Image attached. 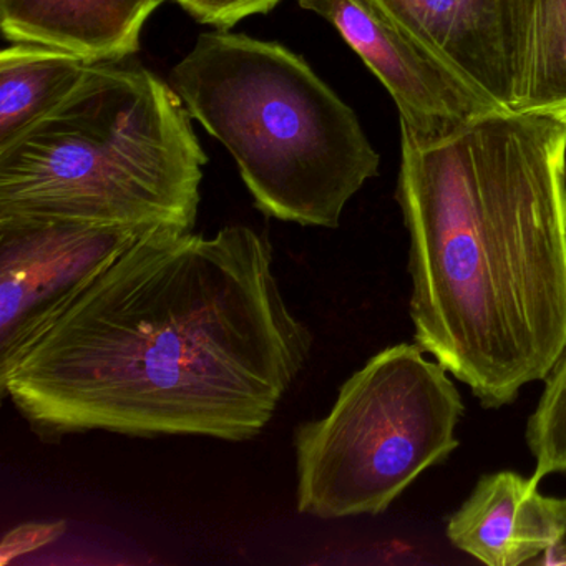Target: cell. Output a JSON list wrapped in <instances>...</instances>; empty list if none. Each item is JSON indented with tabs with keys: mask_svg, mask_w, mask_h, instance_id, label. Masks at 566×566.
<instances>
[{
	"mask_svg": "<svg viewBox=\"0 0 566 566\" xmlns=\"http://www.w3.org/2000/svg\"><path fill=\"white\" fill-rule=\"evenodd\" d=\"M270 238L154 230L0 344V390L45 442L260 436L311 353Z\"/></svg>",
	"mask_w": 566,
	"mask_h": 566,
	"instance_id": "6da1fadb",
	"label": "cell"
},
{
	"mask_svg": "<svg viewBox=\"0 0 566 566\" xmlns=\"http://www.w3.org/2000/svg\"><path fill=\"white\" fill-rule=\"evenodd\" d=\"M397 201L417 346L486 409L512 403L566 347V117L402 128Z\"/></svg>",
	"mask_w": 566,
	"mask_h": 566,
	"instance_id": "7a4b0ae2",
	"label": "cell"
},
{
	"mask_svg": "<svg viewBox=\"0 0 566 566\" xmlns=\"http://www.w3.org/2000/svg\"><path fill=\"white\" fill-rule=\"evenodd\" d=\"M171 85L92 64L51 114L0 148V217L193 231L208 157Z\"/></svg>",
	"mask_w": 566,
	"mask_h": 566,
	"instance_id": "3957f363",
	"label": "cell"
},
{
	"mask_svg": "<svg viewBox=\"0 0 566 566\" xmlns=\"http://www.w3.org/2000/svg\"><path fill=\"white\" fill-rule=\"evenodd\" d=\"M170 85L233 155L268 217L337 228L350 198L379 171L353 108L283 45L207 32L175 65Z\"/></svg>",
	"mask_w": 566,
	"mask_h": 566,
	"instance_id": "277c9868",
	"label": "cell"
},
{
	"mask_svg": "<svg viewBox=\"0 0 566 566\" xmlns=\"http://www.w3.org/2000/svg\"><path fill=\"white\" fill-rule=\"evenodd\" d=\"M462 397L417 344L380 350L349 377L327 416L294 430L297 512L379 515L459 447Z\"/></svg>",
	"mask_w": 566,
	"mask_h": 566,
	"instance_id": "5b68a950",
	"label": "cell"
},
{
	"mask_svg": "<svg viewBox=\"0 0 566 566\" xmlns=\"http://www.w3.org/2000/svg\"><path fill=\"white\" fill-rule=\"evenodd\" d=\"M329 22L382 82L400 114V128L433 137L480 115L502 111L473 91L376 0H300Z\"/></svg>",
	"mask_w": 566,
	"mask_h": 566,
	"instance_id": "8992f818",
	"label": "cell"
},
{
	"mask_svg": "<svg viewBox=\"0 0 566 566\" xmlns=\"http://www.w3.org/2000/svg\"><path fill=\"white\" fill-rule=\"evenodd\" d=\"M150 231L0 217V344Z\"/></svg>",
	"mask_w": 566,
	"mask_h": 566,
	"instance_id": "52a82bcc",
	"label": "cell"
},
{
	"mask_svg": "<svg viewBox=\"0 0 566 566\" xmlns=\"http://www.w3.org/2000/svg\"><path fill=\"white\" fill-rule=\"evenodd\" d=\"M473 91L512 111L506 0H376Z\"/></svg>",
	"mask_w": 566,
	"mask_h": 566,
	"instance_id": "ba28073f",
	"label": "cell"
},
{
	"mask_svg": "<svg viewBox=\"0 0 566 566\" xmlns=\"http://www.w3.org/2000/svg\"><path fill=\"white\" fill-rule=\"evenodd\" d=\"M453 546L489 566L535 563L558 536L555 499L515 472L482 476L447 523Z\"/></svg>",
	"mask_w": 566,
	"mask_h": 566,
	"instance_id": "9c48e42d",
	"label": "cell"
},
{
	"mask_svg": "<svg viewBox=\"0 0 566 566\" xmlns=\"http://www.w3.org/2000/svg\"><path fill=\"white\" fill-rule=\"evenodd\" d=\"M167 0H0V28L15 44L67 52L88 64L122 62Z\"/></svg>",
	"mask_w": 566,
	"mask_h": 566,
	"instance_id": "30bf717a",
	"label": "cell"
},
{
	"mask_svg": "<svg viewBox=\"0 0 566 566\" xmlns=\"http://www.w3.org/2000/svg\"><path fill=\"white\" fill-rule=\"evenodd\" d=\"M512 111L566 117V0H506Z\"/></svg>",
	"mask_w": 566,
	"mask_h": 566,
	"instance_id": "8fae6325",
	"label": "cell"
},
{
	"mask_svg": "<svg viewBox=\"0 0 566 566\" xmlns=\"http://www.w3.org/2000/svg\"><path fill=\"white\" fill-rule=\"evenodd\" d=\"M88 64L77 55L35 44L0 54V148L51 114L81 84Z\"/></svg>",
	"mask_w": 566,
	"mask_h": 566,
	"instance_id": "7c38bea8",
	"label": "cell"
},
{
	"mask_svg": "<svg viewBox=\"0 0 566 566\" xmlns=\"http://www.w3.org/2000/svg\"><path fill=\"white\" fill-rule=\"evenodd\" d=\"M545 390L526 426V443L536 460L532 480L566 475V347L546 376Z\"/></svg>",
	"mask_w": 566,
	"mask_h": 566,
	"instance_id": "4fadbf2b",
	"label": "cell"
},
{
	"mask_svg": "<svg viewBox=\"0 0 566 566\" xmlns=\"http://www.w3.org/2000/svg\"><path fill=\"white\" fill-rule=\"evenodd\" d=\"M201 24L231 29L251 15L268 14L281 0H174Z\"/></svg>",
	"mask_w": 566,
	"mask_h": 566,
	"instance_id": "5bb4252c",
	"label": "cell"
},
{
	"mask_svg": "<svg viewBox=\"0 0 566 566\" xmlns=\"http://www.w3.org/2000/svg\"><path fill=\"white\" fill-rule=\"evenodd\" d=\"M67 532V523L64 520L54 522H28L14 526L2 536L0 543V565L6 566L28 553L44 548L51 543L57 542Z\"/></svg>",
	"mask_w": 566,
	"mask_h": 566,
	"instance_id": "9a60e30c",
	"label": "cell"
},
{
	"mask_svg": "<svg viewBox=\"0 0 566 566\" xmlns=\"http://www.w3.org/2000/svg\"><path fill=\"white\" fill-rule=\"evenodd\" d=\"M556 516H558V536L553 545L536 559L538 565H566V500L555 499Z\"/></svg>",
	"mask_w": 566,
	"mask_h": 566,
	"instance_id": "2e32d148",
	"label": "cell"
}]
</instances>
